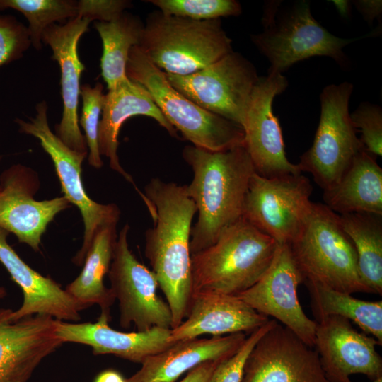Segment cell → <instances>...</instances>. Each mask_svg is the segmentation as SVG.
Masks as SVG:
<instances>
[{"label":"cell","instance_id":"1","mask_svg":"<svg viewBox=\"0 0 382 382\" xmlns=\"http://www.w3.org/2000/svg\"><path fill=\"white\" fill-rule=\"evenodd\" d=\"M144 194L155 209L144 254L170 308L173 329L186 317L192 297L190 242L197 208L186 185L152 178Z\"/></svg>","mask_w":382,"mask_h":382},{"label":"cell","instance_id":"2","mask_svg":"<svg viewBox=\"0 0 382 382\" xmlns=\"http://www.w3.org/2000/svg\"><path fill=\"white\" fill-rule=\"evenodd\" d=\"M183 157L193 171L186 190L198 213L190 233L193 255L213 245L242 217L248 184L255 170L243 144L219 151L186 146Z\"/></svg>","mask_w":382,"mask_h":382},{"label":"cell","instance_id":"3","mask_svg":"<svg viewBox=\"0 0 382 382\" xmlns=\"http://www.w3.org/2000/svg\"><path fill=\"white\" fill-rule=\"evenodd\" d=\"M277 245L241 217L213 245L191 255L192 295H237L249 289L270 266Z\"/></svg>","mask_w":382,"mask_h":382},{"label":"cell","instance_id":"4","mask_svg":"<svg viewBox=\"0 0 382 382\" xmlns=\"http://www.w3.org/2000/svg\"><path fill=\"white\" fill-rule=\"evenodd\" d=\"M231 43L220 19L196 21L155 11L137 46L163 72L186 76L233 52Z\"/></svg>","mask_w":382,"mask_h":382},{"label":"cell","instance_id":"5","mask_svg":"<svg viewBox=\"0 0 382 382\" xmlns=\"http://www.w3.org/2000/svg\"><path fill=\"white\" fill-rule=\"evenodd\" d=\"M289 245L305 279L349 294H371L361 280L354 243L343 229L339 215L325 204L312 202L300 231Z\"/></svg>","mask_w":382,"mask_h":382},{"label":"cell","instance_id":"6","mask_svg":"<svg viewBox=\"0 0 382 382\" xmlns=\"http://www.w3.org/2000/svg\"><path fill=\"white\" fill-rule=\"evenodd\" d=\"M126 75L149 92L166 120L193 146L219 151L243 144L241 127L202 108L178 92L137 45L129 51Z\"/></svg>","mask_w":382,"mask_h":382},{"label":"cell","instance_id":"7","mask_svg":"<svg viewBox=\"0 0 382 382\" xmlns=\"http://www.w3.org/2000/svg\"><path fill=\"white\" fill-rule=\"evenodd\" d=\"M262 20L263 32L251 39L270 63L268 74H282L297 62L314 56L330 57L345 66L348 60L343 47L363 37L346 39L331 34L313 18L306 1L296 3L277 21L271 4Z\"/></svg>","mask_w":382,"mask_h":382},{"label":"cell","instance_id":"8","mask_svg":"<svg viewBox=\"0 0 382 382\" xmlns=\"http://www.w3.org/2000/svg\"><path fill=\"white\" fill-rule=\"evenodd\" d=\"M353 86L345 81L325 87L320 94V117L311 148L297 163L310 173L323 191L334 186L364 149L357 137L349 112Z\"/></svg>","mask_w":382,"mask_h":382},{"label":"cell","instance_id":"9","mask_svg":"<svg viewBox=\"0 0 382 382\" xmlns=\"http://www.w3.org/2000/svg\"><path fill=\"white\" fill-rule=\"evenodd\" d=\"M48 106L45 101L36 105V115L25 121L15 122L21 133L37 138L45 151L52 158L62 186L64 197L80 210L84 233L80 250L72 258L77 266L83 264L96 231L101 227L117 224L120 211L113 203L103 204L91 199L86 192L82 182V163L88 152H79L66 145L51 130L47 120Z\"/></svg>","mask_w":382,"mask_h":382},{"label":"cell","instance_id":"10","mask_svg":"<svg viewBox=\"0 0 382 382\" xmlns=\"http://www.w3.org/2000/svg\"><path fill=\"white\" fill-rule=\"evenodd\" d=\"M164 74L170 84L184 96L242 128L260 78L254 65L233 51L192 74Z\"/></svg>","mask_w":382,"mask_h":382},{"label":"cell","instance_id":"11","mask_svg":"<svg viewBox=\"0 0 382 382\" xmlns=\"http://www.w3.org/2000/svg\"><path fill=\"white\" fill-rule=\"evenodd\" d=\"M312 190L310 180L301 173L265 178L255 172L242 217L278 244H289L310 212Z\"/></svg>","mask_w":382,"mask_h":382},{"label":"cell","instance_id":"12","mask_svg":"<svg viewBox=\"0 0 382 382\" xmlns=\"http://www.w3.org/2000/svg\"><path fill=\"white\" fill-rule=\"evenodd\" d=\"M129 231L128 224L120 230L108 273L110 289L119 302L120 325L128 328L133 323L138 332L154 327L171 329L170 308L158 294L159 286L154 272L129 249Z\"/></svg>","mask_w":382,"mask_h":382},{"label":"cell","instance_id":"13","mask_svg":"<svg viewBox=\"0 0 382 382\" xmlns=\"http://www.w3.org/2000/svg\"><path fill=\"white\" fill-rule=\"evenodd\" d=\"M304 280L289 244H278L273 260L262 277L236 296L259 313L280 322L313 348L316 322L306 315L297 295L298 286Z\"/></svg>","mask_w":382,"mask_h":382},{"label":"cell","instance_id":"14","mask_svg":"<svg viewBox=\"0 0 382 382\" xmlns=\"http://www.w3.org/2000/svg\"><path fill=\"white\" fill-rule=\"evenodd\" d=\"M241 382L329 381L316 351L276 321L248 355Z\"/></svg>","mask_w":382,"mask_h":382},{"label":"cell","instance_id":"15","mask_svg":"<svg viewBox=\"0 0 382 382\" xmlns=\"http://www.w3.org/2000/svg\"><path fill=\"white\" fill-rule=\"evenodd\" d=\"M39 187L37 173L21 164L11 166L0 175V228L35 251L40 250L48 224L71 205L64 196L35 200Z\"/></svg>","mask_w":382,"mask_h":382},{"label":"cell","instance_id":"16","mask_svg":"<svg viewBox=\"0 0 382 382\" xmlns=\"http://www.w3.org/2000/svg\"><path fill=\"white\" fill-rule=\"evenodd\" d=\"M288 86L282 74L260 77L252 93L246 114L243 146L255 173L265 178L301 173L286 158L281 127L272 110L276 96Z\"/></svg>","mask_w":382,"mask_h":382},{"label":"cell","instance_id":"17","mask_svg":"<svg viewBox=\"0 0 382 382\" xmlns=\"http://www.w3.org/2000/svg\"><path fill=\"white\" fill-rule=\"evenodd\" d=\"M378 345L345 318L332 316L316 322L314 347L329 382H351L353 374L365 375L371 381L381 377Z\"/></svg>","mask_w":382,"mask_h":382},{"label":"cell","instance_id":"18","mask_svg":"<svg viewBox=\"0 0 382 382\" xmlns=\"http://www.w3.org/2000/svg\"><path fill=\"white\" fill-rule=\"evenodd\" d=\"M0 308V382H28L39 364L63 343L54 319L35 315L13 321Z\"/></svg>","mask_w":382,"mask_h":382},{"label":"cell","instance_id":"19","mask_svg":"<svg viewBox=\"0 0 382 382\" xmlns=\"http://www.w3.org/2000/svg\"><path fill=\"white\" fill-rule=\"evenodd\" d=\"M91 20L76 17L64 25L54 23L42 33V42L50 45L52 59L57 61L61 70V88L63 113L56 125V135L71 149L88 152L85 137L82 134L78 118L80 78L84 64L78 54V43L88 30Z\"/></svg>","mask_w":382,"mask_h":382},{"label":"cell","instance_id":"20","mask_svg":"<svg viewBox=\"0 0 382 382\" xmlns=\"http://www.w3.org/2000/svg\"><path fill=\"white\" fill-rule=\"evenodd\" d=\"M110 319L100 315L96 323H74L54 319L55 332L64 342L88 345L94 355L113 354L138 364L158 354L173 343L171 329L154 327L143 332H125L112 329Z\"/></svg>","mask_w":382,"mask_h":382},{"label":"cell","instance_id":"21","mask_svg":"<svg viewBox=\"0 0 382 382\" xmlns=\"http://www.w3.org/2000/svg\"><path fill=\"white\" fill-rule=\"evenodd\" d=\"M185 318L178 327L171 329L169 342L195 339L206 334L250 335L270 320L237 296L217 293L193 294Z\"/></svg>","mask_w":382,"mask_h":382},{"label":"cell","instance_id":"22","mask_svg":"<svg viewBox=\"0 0 382 382\" xmlns=\"http://www.w3.org/2000/svg\"><path fill=\"white\" fill-rule=\"evenodd\" d=\"M8 233L0 228V262L23 294L21 306L12 311L11 319L44 315L66 322L80 320V311L84 308L59 284L28 265L8 243Z\"/></svg>","mask_w":382,"mask_h":382},{"label":"cell","instance_id":"23","mask_svg":"<svg viewBox=\"0 0 382 382\" xmlns=\"http://www.w3.org/2000/svg\"><path fill=\"white\" fill-rule=\"evenodd\" d=\"M137 115L153 118L171 136L178 137L177 130L162 114L149 92L127 77L105 94L98 127V148L100 155L109 159L110 167L131 183L142 198L144 193L122 167L117 154L120 129L128 118Z\"/></svg>","mask_w":382,"mask_h":382},{"label":"cell","instance_id":"24","mask_svg":"<svg viewBox=\"0 0 382 382\" xmlns=\"http://www.w3.org/2000/svg\"><path fill=\"white\" fill-rule=\"evenodd\" d=\"M246 337V334L238 332L173 342L165 350L148 357L127 382H175L181 375L204 361H222L230 358L240 349Z\"/></svg>","mask_w":382,"mask_h":382},{"label":"cell","instance_id":"25","mask_svg":"<svg viewBox=\"0 0 382 382\" xmlns=\"http://www.w3.org/2000/svg\"><path fill=\"white\" fill-rule=\"evenodd\" d=\"M325 205L337 214L368 212L382 215V169L362 149L338 182L323 191Z\"/></svg>","mask_w":382,"mask_h":382},{"label":"cell","instance_id":"26","mask_svg":"<svg viewBox=\"0 0 382 382\" xmlns=\"http://www.w3.org/2000/svg\"><path fill=\"white\" fill-rule=\"evenodd\" d=\"M117 238V224L100 228L93 237L81 273L65 289L84 309L96 304L100 308V315L110 320V308L115 298L111 289L105 286L103 279L109 272Z\"/></svg>","mask_w":382,"mask_h":382},{"label":"cell","instance_id":"27","mask_svg":"<svg viewBox=\"0 0 382 382\" xmlns=\"http://www.w3.org/2000/svg\"><path fill=\"white\" fill-rule=\"evenodd\" d=\"M303 282L309 291L311 306L316 322L328 316H340L354 322L366 335L382 345V301L357 299L313 280Z\"/></svg>","mask_w":382,"mask_h":382},{"label":"cell","instance_id":"28","mask_svg":"<svg viewBox=\"0 0 382 382\" xmlns=\"http://www.w3.org/2000/svg\"><path fill=\"white\" fill-rule=\"evenodd\" d=\"M340 222L354 245L359 276L371 294H382V215L351 212Z\"/></svg>","mask_w":382,"mask_h":382},{"label":"cell","instance_id":"29","mask_svg":"<svg viewBox=\"0 0 382 382\" xmlns=\"http://www.w3.org/2000/svg\"><path fill=\"white\" fill-rule=\"evenodd\" d=\"M144 26L137 16L125 11L110 21L94 23L103 42L101 76L108 90L127 77L129 53L139 45Z\"/></svg>","mask_w":382,"mask_h":382},{"label":"cell","instance_id":"30","mask_svg":"<svg viewBox=\"0 0 382 382\" xmlns=\"http://www.w3.org/2000/svg\"><path fill=\"white\" fill-rule=\"evenodd\" d=\"M13 9L28 20V31L31 45L42 48V35L45 30L56 21L77 17L78 1L72 0H0V11Z\"/></svg>","mask_w":382,"mask_h":382},{"label":"cell","instance_id":"31","mask_svg":"<svg viewBox=\"0 0 382 382\" xmlns=\"http://www.w3.org/2000/svg\"><path fill=\"white\" fill-rule=\"evenodd\" d=\"M168 16L196 21L220 19L237 16L242 12L240 3L235 0H149Z\"/></svg>","mask_w":382,"mask_h":382},{"label":"cell","instance_id":"32","mask_svg":"<svg viewBox=\"0 0 382 382\" xmlns=\"http://www.w3.org/2000/svg\"><path fill=\"white\" fill-rule=\"evenodd\" d=\"M100 83L94 87L89 84L81 86L80 95L83 100L82 114L79 123L85 132V139L88 148V163L93 168H100L103 160L98 148V127L102 113L105 94Z\"/></svg>","mask_w":382,"mask_h":382},{"label":"cell","instance_id":"33","mask_svg":"<svg viewBox=\"0 0 382 382\" xmlns=\"http://www.w3.org/2000/svg\"><path fill=\"white\" fill-rule=\"evenodd\" d=\"M352 123L361 132L359 139L366 151L374 155H382V111L379 105L361 103L352 114Z\"/></svg>","mask_w":382,"mask_h":382},{"label":"cell","instance_id":"34","mask_svg":"<svg viewBox=\"0 0 382 382\" xmlns=\"http://www.w3.org/2000/svg\"><path fill=\"white\" fill-rule=\"evenodd\" d=\"M27 27L11 15H0V66L21 59L30 46Z\"/></svg>","mask_w":382,"mask_h":382},{"label":"cell","instance_id":"35","mask_svg":"<svg viewBox=\"0 0 382 382\" xmlns=\"http://www.w3.org/2000/svg\"><path fill=\"white\" fill-rule=\"evenodd\" d=\"M276 321L273 318L270 319L264 325L251 332L235 354L216 366L209 382H241L248 355L257 340Z\"/></svg>","mask_w":382,"mask_h":382},{"label":"cell","instance_id":"36","mask_svg":"<svg viewBox=\"0 0 382 382\" xmlns=\"http://www.w3.org/2000/svg\"><path fill=\"white\" fill-rule=\"evenodd\" d=\"M130 4V1L125 0H81L78 1L77 17L108 22L124 12Z\"/></svg>","mask_w":382,"mask_h":382},{"label":"cell","instance_id":"37","mask_svg":"<svg viewBox=\"0 0 382 382\" xmlns=\"http://www.w3.org/2000/svg\"><path fill=\"white\" fill-rule=\"evenodd\" d=\"M220 362L221 361H204L190 370L180 382H209L215 368Z\"/></svg>","mask_w":382,"mask_h":382},{"label":"cell","instance_id":"38","mask_svg":"<svg viewBox=\"0 0 382 382\" xmlns=\"http://www.w3.org/2000/svg\"><path fill=\"white\" fill-rule=\"evenodd\" d=\"M364 19L370 25L373 20L381 16L382 12V1L381 0H357L353 3Z\"/></svg>","mask_w":382,"mask_h":382},{"label":"cell","instance_id":"39","mask_svg":"<svg viewBox=\"0 0 382 382\" xmlns=\"http://www.w3.org/2000/svg\"><path fill=\"white\" fill-rule=\"evenodd\" d=\"M93 382H127V378L117 371L107 369L99 373Z\"/></svg>","mask_w":382,"mask_h":382},{"label":"cell","instance_id":"40","mask_svg":"<svg viewBox=\"0 0 382 382\" xmlns=\"http://www.w3.org/2000/svg\"><path fill=\"white\" fill-rule=\"evenodd\" d=\"M332 2L342 17L346 18L349 15L350 1L347 0H333Z\"/></svg>","mask_w":382,"mask_h":382},{"label":"cell","instance_id":"41","mask_svg":"<svg viewBox=\"0 0 382 382\" xmlns=\"http://www.w3.org/2000/svg\"><path fill=\"white\" fill-rule=\"evenodd\" d=\"M7 294V292L4 287L0 286V299L4 298Z\"/></svg>","mask_w":382,"mask_h":382},{"label":"cell","instance_id":"42","mask_svg":"<svg viewBox=\"0 0 382 382\" xmlns=\"http://www.w3.org/2000/svg\"><path fill=\"white\" fill-rule=\"evenodd\" d=\"M352 382V381H351ZM371 382H382V376L381 377H379V378H377L373 381H371Z\"/></svg>","mask_w":382,"mask_h":382},{"label":"cell","instance_id":"43","mask_svg":"<svg viewBox=\"0 0 382 382\" xmlns=\"http://www.w3.org/2000/svg\"><path fill=\"white\" fill-rule=\"evenodd\" d=\"M1 158H2L1 156H0V161H1Z\"/></svg>","mask_w":382,"mask_h":382}]
</instances>
